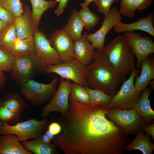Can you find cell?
<instances>
[{"mask_svg":"<svg viewBox=\"0 0 154 154\" xmlns=\"http://www.w3.org/2000/svg\"><path fill=\"white\" fill-rule=\"evenodd\" d=\"M17 38L23 39L33 36L36 31L32 19V11L27 5L23 8L22 15L15 21Z\"/></svg>","mask_w":154,"mask_h":154,"instance_id":"obj_17","label":"cell"},{"mask_svg":"<svg viewBox=\"0 0 154 154\" xmlns=\"http://www.w3.org/2000/svg\"><path fill=\"white\" fill-rule=\"evenodd\" d=\"M88 93L89 104L92 105H102L108 106L112 101L113 96L98 89L85 87Z\"/></svg>","mask_w":154,"mask_h":154,"instance_id":"obj_29","label":"cell"},{"mask_svg":"<svg viewBox=\"0 0 154 154\" xmlns=\"http://www.w3.org/2000/svg\"><path fill=\"white\" fill-rule=\"evenodd\" d=\"M14 60L11 53H5L0 49V70L10 72Z\"/></svg>","mask_w":154,"mask_h":154,"instance_id":"obj_34","label":"cell"},{"mask_svg":"<svg viewBox=\"0 0 154 154\" xmlns=\"http://www.w3.org/2000/svg\"><path fill=\"white\" fill-rule=\"evenodd\" d=\"M151 90L146 87L143 90L141 96L135 105L134 109L144 120L146 123L154 122V111L151 108L149 97Z\"/></svg>","mask_w":154,"mask_h":154,"instance_id":"obj_20","label":"cell"},{"mask_svg":"<svg viewBox=\"0 0 154 154\" xmlns=\"http://www.w3.org/2000/svg\"><path fill=\"white\" fill-rule=\"evenodd\" d=\"M136 10L134 0H121L119 11L121 15L132 17L135 15Z\"/></svg>","mask_w":154,"mask_h":154,"instance_id":"obj_33","label":"cell"},{"mask_svg":"<svg viewBox=\"0 0 154 154\" xmlns=\"http://www.w3.org/2000/svg\"><path fill=\"white\" fill-rule=\"evenodd\" d=\"M8 23L0 19V34L5 29Z\"/></svg>","mask_w":154,"mask_h":154,"instance_id":"obj_42","label":"cell"},{"mask_svg":"<svg viewBox=\"0 0 154 154\" xmlns=\"http://www.w3.org/2000/svg\"><path fill=\"white\" fill-rule=\"evenodd\" d=\"M83 27L78 15V11L74 9L71 12L67 24L63 27L62 30L74 41L81 38Z\"/></svg>","mask_w":154,"mask_h":154,"instance_id":"obj_24","label":"cell"},{"mask_svg":"<svg viewBox=\"0 0 154 154\" xmlns=\"http://www.w3.org/2000/svg\"><path fill=\"white\" fill-rule=\"evenodd\" d=\"M101 51L116 71L123 76L136 68L135 55L123 35L116 36Z\"/></svg>","mask_w":154,"mask_h":154,"instance_id":"obj_3","label":"cell"},{"mask_svg":"<svg viewBox=\"0 0 154 154\" xmlns=\"http://www.w3.org/2000/svg\"><path fill=\"white\" fill-rule=\"evenodd\" d=\"M20 114L13 112L2 104L0 105V122L9 125L16 123L20 119Z\"/></svg>","mask_w":154,"mask_h":154,"instance_id":"obj_31","label":"cell"},{"mask_svg":"<svg viewBox=\"0 0 154 154\" xmlns=\"http://www.w3.org/2000/svg\"><path fill=\"white\" fill-rule=\"evenodd\" d=\"M48 129L54 135L59 134L62 131V127L60 124L56 122L51 123L49 125Z\"/></svg>","mask_w":154,"mask_h":154,"instance_id":"obj_38","label":"cell"},{"mask_svg":"<svg viewBox=\"0 0 154 154\" xmlns=\"http://www.w3.org/2000/svg\"><path fill=\"white\" fill-rule=\"evenodd\" d=\"M131 72L129 78L124 81L120 90L113 97L108 106V110L134 109L141 94L134 85L135 78L139 75L140 70L136 68Z\"/></svg>","mask_w":154,"mask_h":154,"instance_id":"obj_5","label":"cell"},{"mask_svg":"<svg viewBox=\"0 0 154 154\" xmlns=\"http://www.w3.org/2000/svg\"><path fill=\"white\" fill-rule=\"evenodd\" d=\"M119 0H96L94 2L98 11L107 16L110 11V7L113 3Z\"/></svg>","mask_w":154,"mask_h":154,"instance_id":"obj_35","label":"cell"},{"mask_svg":"<svg viewBox=\"0 0 154 154\" xmlns=\"http://www.w3.org/2000/svg\"><path fill=\"white\" fill-rule=\"evenodd\" d=\"M46 66L35 53L14 56L10 76L19 85L46 74Z\"/></svg>","mask_w":154,"mask_h":154,"instance_id":"obj_4","label":"cell"},{"mask_svg":"<svg viewBox=\"0 0 154 154\" xmlns=\"http://www.w3.org/2000/svg\"><path fill=\"white\" fill-rule=\"evenodd\" d=\"M68 100L75 101L86 104H89V95L86 88L74 82L71 83Z\"/></svg>","mask_w":154,"mask_h":154,"instance_id":"obj_30","label":"cell"},{"mask_svg":"<svg viewBox=\"0 0 154 154\" xmlns=\"http://www.w3.org/2000/svg\"><path fill=\"white\" fill-rule=\"evenodd\" d=\"M48 40L62 62L71 61L74 59L73 41L62 29L54 31Z\"/></svg>","mask_w":154,"mask_h":154,"instance_id":"obj_14","label":"cell"},{"mask_svg":"<svg viewBox=\"0 0 154 154\" xmlns=\"http://www.w3.org/2000/svg\"><path fill=\"white\" fill-rule=\"evenodd\" d=\"M45 134L49 137L50 140L53 139L54 137V135L51 133L48 130L46 131Z\"/></svg>","mask_w":154,"mask_h":154,"instance_id":"obj_45","label":"cell"},{"mask_svg":"<svg viewBox=\"0 0 154 154\" xmlns=\"http://www.w3.org/2000/svg\"><path fill=\"white\" fill-rule=\"evenodd\" d=\"M141 128L144 131L146 132L152 137V140L154 139V122L151 124L148 125L145 124L142 125Z\"/></svg>","mask_w":154,"mask_h":154,"instance_id":"obj_40","label":"cell"},{"mask_svg":"<svg viewBox=\"0 0 154 154\" xmlns=\"http://www.w3.org/2000/svg\"><path fill=\"white\" fill-rule=\"evenodd\" d=\"M140 67L141 72L139 76L135 77L134 86L139 92H141L154 79V59L148 57L143 60Z\"/></svg>","mask_w":154,"mask_h":154,"instance_id":"obj_19","label":"cell"},{"mask_svg":"<svg viewBox=\"0 0 154 154\" xmlns=\"http://www.w3.org/2000/svg\"><path fill=\"white\" fill-rule=\"evenodd\" d=\"M70 0H60L59 5L57 9L55 11V13L59 16L64 11L68 5Z\"/></svg>","mask_w":154,"mask_h":154,"instance_id":"obj_39","label":"cell"},{"mask_svg":"<svg viewBox=\"0 0 154 154\" xmlns=\"http://www.w3.org/2000/svg\"><path fill=\"white\" fill-rule=\"evenodd\" d=\"M41 139L45 143H49L50 142V139L47 135L45 133L42 135Z\"/></svg>","mask_w":154,"mask_h":154,"instance_id":"obj_43","label":"cell"},{"mask_svg":"<svg viewBox=\"0 0 154 154\" xmlns=\"http://www.w3.org/2000/svg\"><path fill=\"white\" fill-rule=\"evenodd\" d=\"M123 36L137 58V68H140L142 61L154 53L153 40L134 31L125 32Z\"/></svg>","mask_w":154,"mask_h":154,"instance_id":"obj_10","label":"cell"},{"mask_svg":"<svg viewBox=\"0 0 154 154\" xmlns=\"http://www.w3.org/2000/svg\"><path fill=\"white\" fill-rule=\"evenodd\" d=\"M106 116L128 136L137 134L141 126L147 124L134 109L108 110Z\"/></svg>","mask_w":154,"mask_h":154,"instance_id":"obj_8","label":"cell"},{"mask_svg":"<svg viewBox=\"0 0 154 154\" xmlns=\"http://www.w3.org/2000/svg\"><path fill=\"white\" fill-rule=\"evenodd\" d=\"M1 104L10 110L20 114L26 107L23 99L16 92L8 94L1 99Z\"/></svg>","mask_w":154,"mask_h":154,"instance_id":"obj_27","label":"cell"},{"mask_svg":"<svg viewBox=\"0 0 154 154\" xmlns=\"http://www.w3.org/2000/svg\"><path fill=\"white\" fill-rule=\"evenodd\" d=\"M1 104V99H0V105Z\"/></svg>","mask_w":154,"mask_h":154,"instance_id":"obj_47","label":"cell"},{"mask_svg":"<svg viewBox=\"0 0 154 154\" xmlns=\"http://www.w3.org/2000/svg\"><path fill=\"white\" fill-rule=\"evenodd\" d=\"M15 21L8 24L0 34V49L6 53L11 51L17 38Z\"/></svg>","mask_w":154,"mask_h":154,"instance_id":"obj_25","label":"cell"},{"mask_svg":"<svg viewBox=\"0 0 154 154\" xmlns=\"http://www.w3.org/2000/svg\"><path fill=\"white\" fill-rule=\"evenodd\" d=\"M6 80V77L3 72L0 70V89L5 85Z\"/></svg>","mask_w":154,"mask_h":154,"instance_id":"obj_41","label":"cell"},{"mask_svg":"<svg viewBox=\"0 0 154 154\" xmlns=\"http://www.w3.org/2000/svg\"><path fill=\"white\" fill-rule=\"evenodd\" d=\"M71 83L68 80H61L55 94L49 102L42 109L41 115L46 117L51 112H58L61 114H66L69 107V96Z\"/></svg>","mask_w":154,"mask_h":154,"instance_id":"obj_11","label":"cell"},{"mask_svg":"<svg viewBox=\"0 0 154 154\" xmlns=\"http://www.w3.org/2000/svg\"><path fill=\"white\" fill-rule=\"evenodd\" d=\"M22 144L27 151L35 154H57L60 152L57 150V147L50 142L46 143L41 138L30 141H23Z\"/></svg>","mask_w":154,"mask_h":154,"instance_id":"obj_22","label":"cell"},{"mask_svg":"<svg viewBox=\"0 0 154 154\" xmlns=\"http://www.w3.org/2000/svg\"><path fill=\"white\" fill-rule=\"evenodd\" d=\"M2 123L0 122V127L2 125Z\"/></svg>","mask_w":154,"mask_h":154,"instance_id":"obj_48","label":"cell"},{"mask_svg":"<svg viewBox=\"0 0 154 154\" xmlns=\"http://www.w3.org/2000/svg\"><path fill=\"white\" fill-rule=\"evenodd\" d=\"M69 102L67 113L58 121L62 131L53 143L65 154H98L111 135L108 106Z\"/></svg>","mask_w":154,"mask_h":154,"instance_id":"obj_1","label":"cell"},{"mask_svg":"<svg viewBox=\"0 0 154 154\" xmlns=\"http://www.w3.org/2000/svg\"><path fill=\"white\" fill-rule=\"evenodd\" d=\"M92 63L86 66V80L91 88L113 97L118 86L126 79L115 69L101 51H94Z\"/></svg>","mask_w":154,"mask_h":154,"instance_id":"obj_2","label":"cell"},{"mask_svg":"<svg viewBox=\"0 0 154 154\" xmlns=\"http://www.w3.org/2000/svg\"><path fill=\"white\" fill-rule=\"evenodd\" d=\"M16 17L11 11L6 9L0 4V19L8 24L13 22Z\"/></svg>","mask_w":154,"mask_h":154,"instance_id":"obj_36","label":"cell"},{"mask_svg":"<svg viewBox=\"0 0 154 154\" xmlns=\"http://www.w3.org/2000/svg\"><path fill=\"white\" fill-rule=\"evenodd\" d=\"M17 137L11 134L0 137V154H33L26 150Z\"/></svg>","mask_w":154,"mask_h":154,"instance_id":"obj_18","label":"cell"},{"mask_svg":"<svg viewBox=\"0 0 154 154\" xmlns=\"http://www.w3.org/2000/svg\"><path fill=\"white\" fill-rule=\"evenodd\" d=\"M154 17L150 13L145 17L139 18L137 21L130 23L121 22L114 26L113 29L117 33H121L125 31L139 30L145 31L154 37Z\"/></svg>","mask_w":154,"mask_h":154,"instance_id":"obj_16","label":"cell"},{"mask_svg":"<svg viewBox=\"0 0 154 154\" xmlns=\"http://www.w3.org/2000/svg\"><path fill=\"white\" fill-rule=\"evenodd\" d=\"M11 53L14 56L35 53L33 36L23 39L17 38Z\"/></svg>","mask_w":154,"mask_h":154,"instance_id":"obj_26","label":"cell"},{"mask_svg":"<svg viewBox=\"0 0 154 154\" xmlns=\"http://www.w3.org/2000/svg\"><path fill=\"white\" fill-rule=\"evenodd\" d=\"M153 0H134L136 9L142 11L149 7Z\"/></svg>","mask_w":154,"mask_h":154,"instance_id":"obj_37","label":"cell"},{"mask_svg":"<svg viewBox=\"0 0 154 154\" xmlns=\"http://www.w3.org/2000/svg\"><path fill=\"white\" fill-rule=\"evenodd\" d=\"M57 82L56 77L47 84L30 80L20 85L21 92L32 105L39 106L52 99L57 90Z\"/></svg>","mask_w":154,"mask_h":154,"instance_id":"obj_6","label":"cell"},{"mask_svg":"<svg viewBox=\"0 0 154 154\" xmlns=\"http://www.w3.org/2000/svg\"><path fill=\"white\" fill-rule=\"evenodd\" d=\"M149 88L151 90H153L154 89V79L152 80L149 83Z\"/></svg>","mask_w":154,"mask_h":154,"instance_id":"obj_46","label":"cell"},{"mask_svg":"<svg viewBox=\"0 0 154 154\" xmlns=\"http://www.w3.org/2000/svg\"><path fill=\"white\" fill-rule=\"evenodd\" d=\"M0 4L5 9L12 12L16 18L23 13V4L20 0H0Z\"/></svg>","mask_w":154,"mask_h":154,"instance_id":"obj_32","label":"cell"},{"mask_svg":"<svg viewBox=\"0 0 154 154\" xmlns=\"http://www.w3.org/2000/svg\"><path fill=\"white\" fill-rule=\"evenodd\" d=\"M87 35L85 32L79 39L73 42L75 58L85 66L92 62L95 49L90 43Z\"/></svg>","mask_w":154,"mask_h":154,"instance_id":"obj_15","label":"cell"},{"mask_svg":"<svg viewBox=\"0 0 154 154\" xmlns=\"http://www.w3.org/2000/svg\"><path fill=\"white\" fill-rule=\"evenodd\" d=\"M46 72L56 73L62 78L71 80L84 87H88L86 80V66L75 58L71 61L47 66Z\"/></svg>","mask_w":154,"mask_h":154,"instance_id":"obj_9","label":"cell"},{"mask_svg":"<svg viewBox=\"0 0 154 154\" xmlns=\"http://www.w3.org/2000/svg\"><path fill=\"white\" fill-rule=\"evenodd\" d=\"M78 14L83 27L88 30L95 27L100 20L99 16L92 12L88 6L82 7L78 11Z\"/></svg>","mask_w":154,"mask_h":154,"instance_id":"obj_28","label":"cell"},{"mask_svg":"<svg viewBox=\"0 0 154 154\" xmlns=\"http://www.w3.org/2000/svg\"><path fill=\"white\" fill-rule=\"evenodd\" d=\"M96 0H85L84 1L80 4V6L82 7L88 6L91 2L94 1Z\"/></svg>","mask_w":154,"mask_h":154,"instance_id":"obj_44","label":"cell"},{"mask_svg":"<svg viewBox=\"0 0 154 154\" xmlns=\"http://www.w3.org/2000/svg\"><path fill=\"white\" fill-rule=\"evenodd\" d=\"M47 122L45 119L41 120L32 119L13 125L3 123L0 127V135L13 134L16 135L20 141L39 139L41 138Z\"/></svg>","mask_w":154,"mask_h":154,"instance_id":"obj_7","label":"cell"},{"mask_svg":"<svg viewBox=\"0 0 154 154\" xmlns=\"http://www.w3.org/2000/svg\"><path fill=\"white\" fill-rule=\"evenodd\" d=\"M60 0H30L32 7V19L36 31L42 16L48 9L54 7Z\"/></svg>","mask_w":154,"mask_h":154,"instance_id":"obj_23","label":"cell"},{"mask_svg":"<svg viewBox=\"0 0 154 154\" xmlns=\"http://www.w3.org/2000/svg\"><path fill=\"white\" fill-rule=\"evenodd\" d=\"M122 16L117 7H113L108 14L104 16L100 29L87 37L92 45L96 49L102 51L104 46L105 37L113 27L121 22Z\"/></svg>","mask_w":154,"mask_h":154,"instance_id":"obj_12","label":"cell"},{"mask_svg":"<svg viewBox=\"0 0 154 154\" xmlns=\"http://www.w3.org/2000/svg\"><path fill=\"white\" fill-rule=\"evenodd\" d=\"M33 37L35 53L46 66L62 62L43 32L37 30Z\"/></svg>","mask_w":154,"mask_h":154,"instance_id":"obj_13","label":"cell"},{"mask_svg":"<svg viewBox=\"0 0 154 154\" xmlns=\"http://www.w3.org/2000/svg\"><path fill=\"white\" fill-rule=\"evenodd\" d=\"M141 128L134 139L126 146L125 150L132 151L138 150L143 154H151L154 150V145L151 140V136Z\"/></svg>","mask_w":154,"mask_h":154,"instance_id":"obj_21","label":"cell"}]
</instances>
